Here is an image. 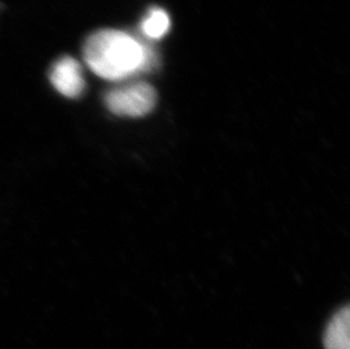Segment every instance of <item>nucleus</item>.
I'll use <instances>...</instances> for the list:
<instances>
[{"label": "nucleus", "instance_id": "f257e3e1", "mask_svg": "<svg viewBox=\"0 0 350 349\" xmlns=\"http://www.w3.org/2000/svg\"><path fill=\"white\" fill-rule=\"evenodd\" d=\"M86 65L101 79L120 82L156 67V53L132 34L100 30L91 34L83 48Z\"/></svg>", "mask_w": 350, "mask_h": 349}, {"label": "nucleus", "instance_id": "20e7f679", "mask_svg": "<svg viewBox=\"0 0 350 349\" xmlns=\"http://www.w3.org/2000/svg\"><path fill=\"white\" fill-rule=\"evenodd\" d=\"M350 310L345 307L334 314L323 336L325 349H350Z\"/></svg>", "mask_w": 350, "mask_h": 349}, {"label": "nucleus", "instance_id": "f03ea898", "mask_svg": "<svg viewBox=\"0 0 350 349\" xmlns=\"http://www.w3.org/2000/svg\"><path fill=\"white\" fill-rule=\"evenodd\" d=\"M107 108L122 117H143L157 103L156 90L149 83L134 82L110 90L105 96Z\"/></svg>", "mask_w": 350, "mask_h": 349}, {"label": "nucleus", "instance_id": "7ed1b4c3", "mask_svg": "<svg viewBox=\"0 0 350 349\" xmlns=\"http://www.w3.org/2000/svg\"><path fill=\"white\" fill-rule=\"evenodd\" d=\"M49 79L53 88L70 99H77L85 90L82 66L73 57H60L55 62L50 70Z\"/></svg>", "mask_w": 350, "mask_h": 349}, {"label": "nucleus", "instance_id": "39448f33", "mask_svg": "<svg viewBox=\"0 0 350 349\" xmlns=\"http://www.w3.org/2000/svg\"><path fill=\"white\" fill-rule=\"evenodd\" d=\"M170 29V18L162 8H152L143 18L141 32L148 39L158 40L165 36Z\"/></svg>", "mask_w": 350, "mask_h": 349}]
</instances>
